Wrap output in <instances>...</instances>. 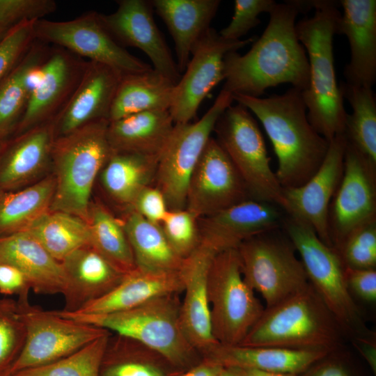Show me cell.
I'll return each mask as SVG.
<instances>
[{"label": "cell", "instance_id": "1", "mask_svg": "<svg viewBox=\"0 0 376 376\" xmlns=\"http://www.w3.org/2000/svg\"><path fill=\"white\" fill-rule=\"evenodd\" d=\"M299 13L294 1L276 3L261 36L244 55L237 51L224 58L221 90L260 97L266 89L288 83L301 91L309 83L306 52L295 31Z\"/></svg>", "mask_w": 376, "mask_h": 376}, {"label": "cell", "instance_id": "2", "mask_svg": "<svg viewBox=\"0 0 376 376\" xmlns=\"http://www.w3.org/2000/svg\"><path fill=\"white\" fill-rule=\"evenodd\" d=\"M233 98L262 123L277 157L275 174L283 189L305 184L322 164L329 142L310 123L301 91L292 87L265 98L242 94Z\"/></svg>", "mask_w": 376, "mask_h": 376}, {"label": "cell", "instance_id": "3", "mask_svg": "<svg viewBox=\"0 0 376 376\" xmlns=\"http://www.w3.org/2000/svg\"><path fill=\"white\" fill-rule=\"evenodd\" d=\"M315 13L295 24L299 42L309 64V83L301 95L308 110V119L328 142L344 134L346 112L343 97L336 81L333 39L341 13L339 1L312 0Z\"/></svg>", "mask_w": 376, "mask_h": 376}, {"label": "cell", "instance_id": "4", "mask_svg": "<svg viewBox=\"0 0 376 376\" xmlns=\"http://www.w3.org/2000/svg\"><path fill=\"white\" fill-rule=\"evenodd\" d=\"M343 334L309 283L279 303L265 308L239 345L332 352L340 350Z\"/></svg>", "mask_w": 376, "mask_h": 376}, {"label": "cell", "instance_id": "5", "mask_svg": "<svg viewBox=\"0 0 376 376\" xmlns=\"http://www.w3.org/2000/svg\"><path fill=\"white\" fill-rule=\"evenodd\" d=\"M179 294L152 298L129 310L107 314L56 312L62 316L136 340L183 371L203 357L189 340L182 324Z\"/></svg>", "mask_w": 376, "mask_h": 376}, {"label": "cell", "instance_id": "6", "mask_svg": "<svg viewBox=\"0 0 376 376\" xmlns=\"http://www.w3.org/2000/svg\"><path fill=\"white\" fill-rule=\"evenodd\" d=\"M109 122L94 121L54 138L51 159L56 185L50 210L68 212L88 221L95 180L113 152L107 136Z\"/></svg>", "mask_w": 376, "mask_h": 376}, {"label": "cell", "instance_id": "7", "mask_svg": "<svg viewBox=\"0 0 376 376\" xmlns=\"http://www.w3.org/2000/svg\"><path fill=\"white\" fill-rule=\"evenodd\" d=\"M282 226L300 256L309 283L343 334L354 339L368 336L347 285L345 266L335 248L325 244L309 225L297 218L288 215Z\"/></svg>", "mask_w": 376, "mask_h": 376}, {"label": "cell", "instance_id": "8", "mask_svg": "<svg viewBox=\"0 0 376 376\" xmlns=\"http://www.w3.org/2000/svg\"><path fill=\"white\" fill-rule=\"evenodd\" d=\"M212 334L221 345H239L264 311L242 272L237 249L217 253L207 279Z\"/></svg>", "mask_w": 376, "mask_h": 376}, {"label": "cell", "instance_id": "9", "mask_svg": "<svg viewBox=\"0 0 376 376\" xmlns=\"http://www.w3.org/2000/svg\"><path fill=\"white\" fill-rule=\"evenodd\" d=\"M214 131L251 198L276 204L284 210L283 189L271 169L264 138L250 111L240 103L231 104L218 118Z\"/></svg>", "mask_w": 376, "mask_h": 376}, {"label": "cell", "instance_id": "10", "mask_svg": "<svg viewBox=\"0 0 376 376\" xmlns=\"http://www.w3.org/2000/svg\"><path fill=\"white\" fill-rule=\"evenodd\" d=\"M29 292L19 295L17 300L26 327V339L10 376L59 360L111 332L33 305L29 301Z\"/></svg>", "mask_w": 376, "mask_h": 376}, {"label": "cell", "instance_id": "11", "mask_svg": "<svg viewBox=\"0 0 376 376\" xmlns=\"http://www.w3.org/2000/svg\"><path fill=\"white\" fill-rule=\"evenodd\" d=\"M233 101L231 93L221 90L213 104L199 120L174 125L159 156L155 180L169 210L185 208L190 177L211 138L218 118Z\"/></svg>", "mask_w": 376, "mask_h": 376}, {"label": "cell", "instance_id": "12", "mask_svg": "<svg viewBox=\"0 0 376 376\" xmlns=\"http://www.w3.org/2000/svg\"><path fill=\"white\" fill-rule=\"evenodd\" d=\"M273 231L251 237L237 248L243 277L263 296L265 308L279 303L309 284L290 240L273 235Z\"/></svg>", "mask_w": 376, "mask_h": 376}, {"label": "cell", "instance_id": "13", "mask_svg": "<svg viewBox=\"0 0 376 376\" xmlns=\"http://www.w3.org/2000/svg\"><path fill=\"white\" fill-rule=\"evenodd\" d=\"M36 40L112 68L122 75L153 68L120 46L101 23L98 13L87 12L66 21L37 20Z\"/></svg>", "mask_w": 376, "mask_h": 376}, {"label": "cell", "instance_id": "14", "mask_svg": "<svg viewBox=\"0 0 376 376\" xmlns=\"http://www.w3.org/2000/svg\"><path fill=\"white\" fill-rule=\"evenodd\" d=\"M253 41V38L227 40L211 27L203 35L193 47L184 75L174 87L169 111L175 124L189 123L194 118L203 100L224 80L225 55Z\"/></svg>", "mask_w": 376, "mask_h": 376}, {"label": "cell", "instance_id": "15", "mask_svg": "<svg viewBox=\"0 0 376 376\" xmlns=\"http://www.w3.org/2000/svg\"><path fill=\"white\" fill-rule=\"evenodd\" d=\"M375 220L376 165L347 141L343 177L329 212L334 247L356 228Z\"/></svg>", "mask_w": 376, "mask_h": 376}, {"label": "cell", "instance_id": "16", "mask_svg": "<svg viewBox=\"0 0 376 376\" xmlns=\"http://www.w3.org/2000/svg\"><path fill=\"white\" fill-rule=\"evenodd\" d=\"M248 198L249 190L237 169L211 137L190 177L185 209L200 219Z\"/></svg>", "mask_w": 376, "mask_h": 376}, {"label": "cell", "instance_id": "17", "mask_svg": "<svg viewBox=\"0 0 376 376\" xmlns=\"http://www.w3.org/2000/svg\"><path fill=\"white\" fill-rule=\"evenodd\" d=\"M347 139L338 134L329 142L325 157L315 173L304 185L283 189L284 212L309 225L327 246L334 247L329 225L332 198L340 183Z\"/></svg>", "mask_w": 376, "mask_h": 376}, {"label": "cell", "instance_id": "18", "mask_svg": "<svg viewBox=\"0 0 376 376\" xmlns=\"http://www.w3.org/2000/svg\"><path fill=\"white\" fill-rule=\"evenodd\" d=\"M110 14L99 13L103 26L123 47L141 49L153 69L177 84L181 78L176 61L153 18L150 1L118 0Z\"/></svg>", "mask_w": 376, "mask_h": 376}, {"label": "cell", "instance_id": "19", "mask_svg": "<svg viewBox=\"0 0 376 376\" xmlns=\"http://www.w3.org/2000/svg\"><path fill=\"white\" fill-rule=\"evenodd\" d=\"M86 63L63 48H50L42 65V79L31 93L18 124L21 134L52 122L77 87Z\"/></svg>", "mask_w": 376, "mask_h": 376}, {"label": "cell", "instance_id": "20", "mask_svg": "<svg viewBox=\"0 0 376 376\" xmlns=\"http://www.w3.org/2000/svg\"><path fill=\"white\" fill-rule=\"evenodd\" d=\"M122 76L109 66L87 61L77 87L50 123L54 138L69 134L94 121L109 120L112 102Z\"/></svg>", "mask_w": 376, "mask_h": 376}, {"label": "cell", "instance_id": "21", "mask_svg": "<svg viewBox=\"0 0 376 376\" xmlns=\"http://www.w3.org/2000/svg\"><path fill=\"white\" fill-rule=\"evenodd\" d=\"M276 204L248 198L212 215L198 223L201 240L219 251L237 249L255 236L282 226L283 216Z\"/></svg>", "mask_w": 376, "mask_h": 376}, {"label": "cell", "instance_id": "22", "mask_svg": "<svg viewBox=\"0 0 376 376\" xmlns=\"http://www.w3.org/2000/svg\"><path fill=\"white\" fill-rule=\"evenodd\" d=\"M217 249L201 240L198 246L183 260L180 272L184 284L180 316L184 331L202 357L218 343L212 334L207 298V279Z\"/></svg>", "mask_w": 376, "mask_h": 376}, {"label": "cell", "instance_id": "23", "mask_svg": "<svg viewBox=\"0 0 376 376\" xmlns=\"http://www.w3.org/2000/svg\"><path fill=\"white\" fill-rule=\"evenodd\" d=\"M343 13L336 34L347 36L350 61L345 66L346 83L371 88L376 81V1L341 0Z\"/></svg>", "mask_w": 376, "mask_h": 376}, {"label": "cell", "instance_id": "24", "mask_svg": "<svg viewBox=\"0 0 376 376\" xmlns=\"http://www.w3.org/2000/svg\"><path fill=\"white\" fill-rule=\"evenodd\" d=\"M66 279L62 311L76 312L111 292L123 279L120 272L91 244L61 262Z\"/></svg>", "mask_w": 376, "mask_h": 376}, {"label": "cell", "instance_id": "25", "mask_svg": "<svg viewBox=\"0 0 376 376\" xmlns=\"http://www.w3.org/2000/svg\"><path fill=\"white\" fill-rule=\"evenodd\" d=\"M0 263L18 269L36 293L63 295L65 291L66 279L61 263L27 231L0 237Z\"/></svg>", "mask_w": 376, "mask_h": 376}, {"label": "cell", "instance_id": "26", "mask_svg": "<svg viewBox=\"0 0 376 376\" xmlns=\"http://www.w3.org/2000/svg\"><path fill=\"white\" fill-rule=\"evenodd\" d=\"M180 271L161 272L136 267L125 274L111 292L84 306L77 313L107 314L126 311L148 300L169 294L183 292Z\"/></svg>", "mask_w": 376, "mask_h": 376}, {"label": "cell", "instance_id": "27", "mask_svg": "<svg viewBox=\"0 0 376 376\" xmlns=\"http://www.w3.org/2000/svg\"><path fill=\"white\" fill-rule=\"evenodd\" d=\"M153 10L174 41L179 72H184L196 43L210 28L219 0H151Z\"/></svg>", "mask_w": 376, "mask_h": 376}, {"label": "cell", "instance_id": "28", "mask_svg": "<svg viewBox=\"0 0 376 376\" xmlns=\"http://www.w3.org/2000/svg\"><path fill=\"white\" fill-rule=\"evenodd\" d=\"M330 352L275 347H251L217 344L203 358L223 368H253L300 375Z\"/></svg>", "mask_w": 376, "mask_h": 376}, {"label": "cell", "instance_id": "29", "mask_svg": "<svg viewBox=\"0 0 376 376\" xmlns=\"http://www.w3.org/2000/svg\"><path fill=\"white\" fill-rule=\"evenodd\" d=\"M174 125L169 110L143 111L109 121L107 136L113 152L159 157Z\"/></svg>", "mask_w": 376, "mask_h": 376}, {"label": "cell", "instance_id": "30", "mask_svg": "<svg viewBox=\"0 0 376 376\" xmlns=\"http://www.w3.org/2000/svg\"><path fill=\"white\" fill-rule=\"evenodd\" d=\"M54 140L50 123L22 133L1 160L0 190L10 191L36 177L51 159Z\"/></svg>", "mask_w": 376, "mask_h": 376}, {"label": "cell", "instance_id": "31", "mask_svg": "<svg viewBox=\"0 0 376 376\" xmlns=\"http://www.w3.org/2000/svg\"><path fill=\"white\" fill-rule=\"evenodd\" d=\"M175 85L153 68L123 75L112 102L109 120L143 111L169 110Z\"/></svg>", "mask_w": 376, "mask_h": 376}, {"label": "cell", "instance_id": "32", "mask_svg": "<svg viewBox=\"0 0 376 376\" xmlns=\"http://www.w3.org/2000/svg\"><path fill=\"white\" fill-rule=\"evenodd\" d=\"M180 372L155 350L132 338L111 333L100 376H176Z\"/></svg>", "mask_w": 376, "mask_h": 376}, {"label": "cell", "instance_id": "33", "mask_svg": "<svg viewBox=\"0 0 376 376\" xmlns=\"http://www.w3.org/2000/svg\"><path fill=\"white\" fill-rule=\"evenodd\" d=\"M158 158L113 152L101 173L104 189L115 201L132 207L139 194L155 181Z\"/></svg>", "mask_w": 376, "mask_h": 376}, {"label": "cell", "instance_id": "34", "mask_svg": "<svg viewBox=\"0 0 376 376\" xmlns=\"http://www.w3.org/2000/svg\"><path fill=\"white\" fill-rule=\"evenodd\" d=\"M138 268L180 271L183 260L173 249L159 224L130 210L122 221Z\"/></svg>", "mask_w": 376, "mask_h": 376}, {"label": "cell", "instance_id": "35", "mask_svg": "<svg viewBox=\"0 0 376 376\" xmlns=\"http://www.w3.org/2000/svg\"><path fill=\"white\" fill-rule=\"evenodd\" d=\"M55 185L48 177L17 191L0 190V237L26 230L50 210Z\"/></svg>", "mask_w": 376, "mask_h": 376}, {"label": "cell", "instance_id": "36", "mask_svg": "<svg viewBox=\"0 0 376 376\" xmlns=\"http://www.w3.org/2000/svg\"><path fill=\"white\" fill-rule=\"evenodd\" d=\"M25 231L61 263L78 249L91 244L88 221L65 212L49 210Z\"/></svg>", "mask_w": 376, "mask_h": 376}, {"label": "cell", "instance_id": "37", "mask_svg": "<svg viewBox=\"0 0 376 376\" xmlns=\"http://www.w3.org/2000/svg\"><path fill=\"white\" fill-rule=\"evenodd\" d=\"M48 45L36 40L20 61L0 81V136L19 124L31 95L27 74L45 60L50 49Z\"/></svg>", "mask_w": 376, "mask_h": 376}, {"label": "cell", "instance_id": "38", "mask_svg": "<svg viewBox=\"0 0 376 376\" xmlns=\"http://www.w3.org/2000/svg\"><path fill=\"white\" fill-rule=\"evenodd\" d=\"M343 99L352 108L346 116L344 134L347 142L356 147L376 165V99L371 88L342 83L339 86Z\"/></svg>", "mask_w": 376, "mask_h": 376}, {"label": "cell", "instance_id": "39", "mask_svg": "<svg viewBox=\"0 0 376 376\" xmlns=\"http://www.w3.org/2000/svg\"><path fill=\"white\" fill-rule=\"evenodd\" d=\"M88 223L93 248L124 274L136 267L122 221L95 204L90 206Z\"/></svg>", "mask_w": 376, "mask_h": 376}, {"label": "cell", "instance_id": "40", "mask_svg": "<svg viewBox=\"0 0 376 376\" xmlns=\"http://www.w3.org/2000/svg\"><path fill=\"white\" fill-rule=\"evenodd\" d=\"M111 332L59 360L27 368L10 376H100L102 359Z\"/></svg>", "mask_w": 376, "mask_h": 376}, {"label": "cell", "instance_id": "41", "mask_svg": "<svg viewBox=\"0 0 376 376\" xmlns=\"http://www.w3.org/2000/svg\"><path fill=\"white\" fill-rule=\"evenodd\" d=\"M26 339V327L17 301L0 297V376H10Z\"/></svg>", "mask_w": 376, "mask_h": 376}, {"label": "cell", "instance_id": "42", "mask_svg": "<svg viewBox=\"0 0 376 376\" xmlns=\"http://www.w3.org/2000/svg\"><path fill=\"white\" fill-rule=\"evenodd\" d=\"M335 249L345 267L375 269L376 220L354 230Z\"/></svg>", "mask_w": 376, "mask_h": 376}, {"label": "cell", "instance_id": "43", "mask_svg": "<svg viewBox=\"0 0 376 376\" xmlns=\"http://www.w3.org/2000/svg\"><path fill=\"white\" fill-rule=\"evenodd\" d=\"M198 221L184 208L169 210L159 224L169 243L182 259L190 256L201 242Z\"/></svg>", "mask_w": 376, "mask_h": 376}, {"label": "cell", "instance_id": "44", "mask_svg": "<svg viewBox=\"0 0 376 376\" xmlns=\"http://www.w3.org/2000/svg\"><path fill=\"white\" fill-rule=\"evenodd\" d=\"M36 22H22L9 29L0 39V81L20 61L36 40Z\"/></svg>", "mask_w": 376, "mask_h": 376}, {"label": "cell", "instance_id": "45", "mask_svg": "<svg viewBox=\"0 0 376 376\" xmlns=\"http://www.w3.org/2000/svg\"><path fill=\"white\" fill-rule=\"evenodd\" d=\"M274 0H235L234 13L229 24L219 33L225 39L239 40L260 23L258 15L268 13L276 5Z\"/></svg>", "mask_w": 376, "mask_h": 376}, {"label": "cell", "instance_id": "46", "mask_svg": "<svg viewBox=\"0 0 376 376\" xmlns=\"http://www.w3.org/2000/svg\"><path fill=\"white\" fill-rule=\"evenodd\" d=\"M57 8L54 0H0V26L8 30L24 21H37Z\"/></svg>", "mask_w": 376, "mask_h": 376}, {"label": "cell", "instance_id": "47", "mask_svg": "<svg viewBox=\"0 0 376 376\" xmlns=\"http://www.w3.org/2000/svg\"><path fill=\"white\" fill-rule=\"evenodd\" d=\"M131 209L157 224H161L169 210L162 192L157 187L152 186L146 187L139 194Z\"/></svg>", "mask_w": 376, "mask_h": 376}, {"label": "cell", "instance_id": "48", "mask_svg": "<svg viewBox=\"0 0 376 376\" xmlns=\"http://www.w3.org/2000/svg\"><path fill=\"white\" fill-rule=\"evenodd\" d=\"M299 376H358L340 350L330 352L311 365Z\"/></svg>", "mask_w": 376, "mask_h": 376}, {"label": "cell", "instance_id": "49", "mask_svg": "<svg viewBox=\"0 0 376 376\" xmlns=\"http://www.w3.org/2000/svg\"><path fill=\"white\" fill-rule=\"evenodd\" d=\"M345 274L350 292L367 302L376 300L375 269H359L345 267Z\"/></svg>", "mask_w": 376, "mask_h": 376}, {"label": "cell", "instance_id": "50", "mask_svg": "<svg viewBox=\"0 0 376 376\" xmlns=\"http://www.w3.org/2000/svg\"><path fill=\"white\" fill-rule=\"evenodd\" d=\"M30 290L24 275L18 269L0 263V293L19 296Z\"/></svg>", "mask_w": 376, "mask_h": 376}, {"label": "cell", "instance_id": "51", "mask_svg": "<svg viewBox=\"0 0 376 376\" xmlns=\"http://www.w3.org/2000/svg\"><path fill=\"white\" fill-rule=\"evenodd\" d=\"M223 368L221 366L206 358L195 366L183 370L176 376H217Z\"/></svg>", "mask_w": 376, "mask_h": 376}, {"label": "cell", "instance_id": "52", "mask_svg": "<svg viewBox=\"0 0 376 376\" xmlns=\"http://www.w3.org/2000/svg\"><path fill=\"white\" fill-rule=\"evenodd\" d=\"M356 347L370 366L372 372L376 373V345L369 336L355 338Z\"/></svg>", "mask_w": 376, "mask_h": 376}, {"label": "cell", "instance_id": "53", "mask_svg": "<svg viewBox=\"0 0 376 376\" xmlns=\"http://www.w3.org/2000/svg\"><path fill=\"white\" fill-rule=\"evenodd\" d=\"M234 376H299V375L288 373H279L263 370L253 368H226Z\"/></svg>", "mask_w": 376, "mask_h": 376}, {"label": "cell", "instance_id": "54", "mask_svg": "<svg viewBox=\"0 0 376 376\" xmlns=\"http://www.w3.org/2000/svg\"><path fill=\"white\" fill-rule=\"evenodd\" d=\"M217 376H234V375L226 368H223Z\"/></svg>", "mask_w": 376, "mask_h": 376}, {"label": "cell", "instance_id": "55", "mask_svg": "<svg viewBox=\"0 0 376 376\" xmlns=\"http://www.w3.org/2000/svg\"><path fill=\"white\" fill-rule=\"evenodd\" d=\"M8 30L0 26V39L4 36Z\"/></svg>", "mask_w": 376, "mask_h": 376}, {"label": "cell", "instance_id": "56", "mask_svg": "<svg viewBox=\"0 0 376 376\" xmlns=\"http://www.w3.org/2000/svg\"><path fill=\"white\" fill-rule=\"evenodd\" d=\"M1 143H0V150H1Z\"/></svg>", "mask_w": 376, "mask_h": 376}]
</instances>
